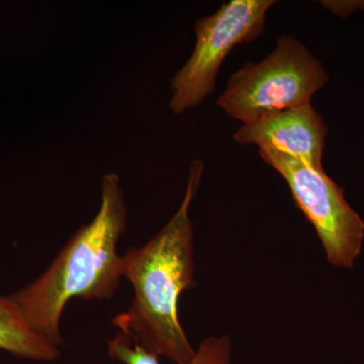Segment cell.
I'll return each instance as SVG.
<instances>
[{
  "label": "cell",
  "mask_w": 364,
  "mask_h": 364,
  "mask_svg": "<svg viewBox=\"0 0 364 364\" xmlns=\"http://www.w3.org/2000/svg\"><path fill=\"white\" fill-rule=\"evenodd\" d=\"M203 173V163L195 160L176 214L147 243L122 255L123 279L133 287L134 299L126 312L112 320L134 343L176 364H188L196 355L178 306L181 294L195 287V230L189 210Z\"/></svg>",
  "instance_id": "1"
},
{
  "label": "cell",
  "mask_w": 364,
  "mask_h": 364,
  "mask_svg": "<svg viewBox=\"0 0 364 364\" xmlns=\"http://www.w3.org/2000/svg\"><path fill=\"white\" fill-rule=\"evenodd\" d=\"M128 223L124 193L116 173L102 177L97 214L72 235L50 267L13 299L28 324L50 343L63 345L61 320L71 299L114 298L123 279L117 243Z\"/></svg>",
  "instance_id": "2"
},
{
  "label": "cell",
  "mask_w": 364,
  "mask_h": 364,
  "mask_svg": "<svg viewBox=\"0 0 364 364\" xmlns=\"http://www.w3.org/2000/svg\"><path fill=\"white\" fill-rule=\"evenodd\" d=\"M327 81L324 67L308 48L293 36H282L269 56L235 72L217 104L248 124L270 112L310 104Z\"/></svg>",
  "instance_id": "3"
},
{
  "label": "cell",
  "mask_w": 364,
  "mask_h": 364,
  "mask_svg": "<svg viewBox=\"0 0 364 364\" xmlns=\"http://www.w3.org/2000/svg\"><path fill=\"white\" fill-rule=\"evenodd\" d=\"M273 0H231L207 18L196 21L195 49L170 81L169 107L182 114L212 95L218 72L236 46L250 43L265 30Z\"/></svg>",
  "instance_id": "4"
},
{
  "label": "cell",
  "mask_w": 364,
  "mask_h": 364,
  "mask_svg": "<svg viewBox=\"0 0 364 364\" xmlns=\"http://www.w3.org/2000/svg\"><path fill=\"white\" fill-rule=\"evenodd\" d=\"M261 158L286 181L294 203L313 225L332 265L351 268L363 249L364 222L347 200L343 189L318 169L272 149Z\"/></svg>",
  "instance_id": "5"
},
{
  "label": "cell",
  "mask_w": 364,
  "mask_h": 364,
  "mask_svg": "<svg viewBox=\"0 0 364 364\" xmlns=\"http://www.w3.org/2000/svg\"><path fill=\"white\" fill-rule=\"evenodd\" d=\"M327 133L324 119L308 104L270 112L244 124L234 139L239 144L277 151L322 169Z\"/></svg>",
  "instance_id": "6"
},
{
  "label": "cell",
  "mask_w": 364,
  "mask_h": 364,
  "mask_svg": "<svg viewBox=\"0 0 364 364\" xmlns=\"http://www.w3.org/2000/svg\"><path fill=\"white\" fill-rule=\"evenodd\" d=\"M0 349L38 363H54L61 355L58 347L28 324L11 296H0Z\"/></svg>",
  "instance_id": "7"
},
{
  "label": "cell",
  "mask_w": 364,
  "mask_h": 364,
  "mask_svg": "<svg viewBox=\"0 0 364 364\" xmlns=\"http://www.w3.org/2000/svg\"><path fill=\"white\" fill-rule=\"evenodd\" d=\"M109 356L123 364H161L153 355L134 343L130 336L119 331L107 343ZM233 344L228 335L210 336L200 342L196 355L188 364H232Z\"/></svg>",
  "instance_id": "8"
}]
</instances>
